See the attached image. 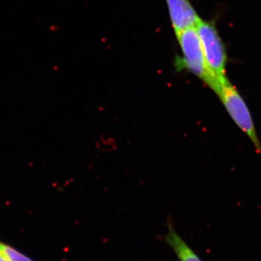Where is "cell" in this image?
<instances>
[{
	"mask_svg": "<svg viewBox=\"0 0 261 261\" xmlns=\"http://www.w3.org/2000/svg\"><path fill=\"white\" fill-rule=\"evenodd\" d=\"M175 34L195 27L201 18L190 0H166Z\"/></svg>",
	"mask_w": 261,
	"mask_h": 261,
	"instance_id": "277c9868",
	"label": "cell"
},
{
	"mask_svg": "<svg viewBox=\"0 0 261 261\" xmlns=\"http://www.w3.org/2000/svg\"><path fill=\"white\" fill-rule=\"evenodd\" d=\"M195 28L200 38L207 68L222 87L228 81L226 75L227 55L224 42L216 25L212 22L200 18Z\"/></svg>",
	"mask_w": 261,
	"mask_h": 261,
	"instance_id": "7a4b0ae2",
	"label": "cell"
},
{
	"mask_svg": "<svg viewBox=\"0 0 261 261\" xmlns=\"http://www.w3.org/2000/svg\"><path fill=\"white\" fill-rule=\"evenodd\" d=\"M181 57L176 62L178 70H186L207 84L217 94L221 86L211 74L207 68L203 51L195 27L184 29L176 33Z\"/></svg>",
	"mask_w": 261,
	"mask_h": 261,
	"instance_id": "6da1fadb",
	"label": "cell"
},
{
	"mask_svg": "<svg viewBox=\"0 0 261 261\" xmlns=\"http://www.w3.org/2000/svg\"><path fill=\"white\" fill-rule=\"evenodd\" d=\"M0 261H9L8 260V259L5 258V257L2 256L1 255H0Z\"/></svg>",
	"mask_w": 261,
	"mask_h": 261,
	"instance_id": "52a82bcc",
	"label": "cell"
},
{
	"mask_svg": "<svg viewBox=\"0 0 261 261\" xmlns=\"http://www.w3.org/2000/svg\"><path fill=\"white\" fill-rule=\"evenodd\" d=\"M0 255L9 261H32L15 249L3 243H0Z\"/></svg>",
	"mask_w": 261,
	"mask_h": 261,
	"instance_id": "8992f818",
	"label": "cell"
},
{
	"mask_svg": "<svg viewBox=\"0 0 261 261\" xmlns=\"http://www.w3.org/2000/svg\"><path fill=\"white\" fill-rule=\"evenodd\" d=\"M166 243L171 247L179 261H202L176 232L171 224H168V231L165 237Z\"/></svg>",
	"mask_w": 261,
	"mask_h": 261,
	"instance_id": "5b68a950",
	"label": "cell"
},
{
	"mask_svg": "<svg viewBox=\"0 0 261 261\" xmlns=\"http://www.w3.org/2000/svg\"><path fill=\"white\" fill-rule=\"evenodd\" d=\"M217 95L231 119L253 142L254 146L261 155V143L254 126L251 113L238 89L228 81L222 86Z\"/></svg>",
	"mask_w": 261,
	"mask_h": 261,
	"instance_id": "3957f363",
	"label": "cell"
}]
</instances>
